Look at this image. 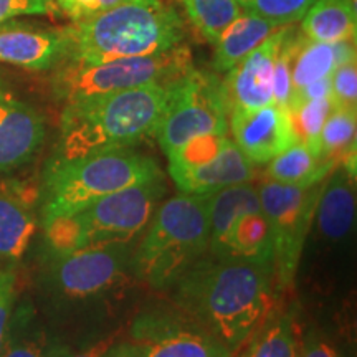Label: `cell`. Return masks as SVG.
Masks as SVG:
<instances>
[{
	"label": "cell",
	"mask_w": 357,
	"mask_h": 357,
	"mask_svg": "<svg viewBox=\"0 0 357 357\" xmlns=\"http://www.w3.org/2000/svg\"><path fill=\"white\" fill-rule=\"evenodd\" d=\"M334 105L331 96L323 98V100L303 101L300 105L288 108L298 142L305 144L318 158H323L321 131H323L326 119L331 114Z\"/></svg>",
	"instance_id": "4316f807"
},
{
	"label": "cell",
	"mask_w": 357,
	"mask_h": 357,
	"mask_svg": "<svg viewBox=\"0 0 357 357\" xmlns=\"http://www.w3.org/2000/svg\"><path fill=\"white\" fill-rule=\"evenodd\" d=\"M230 111L222 79L190 66L167 84L154 136L169 154L192 137L229 132Z\"/></svg>",
	"instance_id": "ba28073f"
},
{
	"label": "cell",
	"mask_w": 357,
	"mask_h": 357,
	"mask_svg": "<svg viewBox=\"0 0 357 357\" xmlns=\"http://www.w3.org/2000/svg\"><path fill=\"white\" fill-rule=\"evenodd\" d=\"M132 268L129 245H100L58 253L53 280L61 293L75 300H88L109 293Z\"/></svg>",
	"instance_id": "8fae6325"
},
{
	"label": "cell",
	"mask_w": 357,
	"mask_h": 357,
	"mask_svg": "<svg viewBox=\"0 0 357 357\" xmlns=\"http://www.w3.org/2000/svg\"><path fill=\"white\" fill-rule=\"evenodd\" d=\"M66 35L65 60L102 63L172 50L184 43L185 25L181 13L162 0H137L73 22Z\"/></svg>",
	"instance_id": "3957f363"
},
{
	"label": "cell",
	"mask_w": 357,
	"mask_h": 357,
	"mask_svg": "<svg viewBox=\"0 0 357 357\" xmlns=\"http://www.w3.org/2000/svg\"><path fill=\"white\" fill-rule=\"evenodd\" d=\"M273 270L238 260L200 258L172 284L178 310L231 352L257 331L273 305Z\"/></svg>",
	"instance_id": "6da1fadb"
},
{
	"label": "cell",
	"mask_w": 357,
	"mask_h": 357,
	"mask_svg": "<svg viewBox=\"0 0 357 357\" xmlns=\"http://www.w3.org/2000/svg\"><path fill=\"white\" fill-rule=\"evenodd\" d=\"M242 357H301L293 321L288 316L268 319L258 326Z\"/></svg>",
	"instance_id": "d4e9b609"
},
{
	"label": "cell",
	"mask_w": 357,
	"mask_h": 357,
	"mask_svg": "<svg viewBox=\"0 0 357 357\" xmlns=\"http://www.w3.org/2000/svg\"><path fill=\"white\" fill-rule=\"evenodd\" d=\"M258 189L247 184L227 187L211 195L208 200V252L212 257L227 260L229 258L230 234L234 225L243 213L260 208Z\"/></svg>",
	"instance_id": "d6986e66"
},
{
	"label": "cell",
	"mask_w": 357,
	"mask_h": 357,
	"mask_svg": "<svg viewBox=\"0 0 357 357\" xmlns=\"http://www.w3.org/2000/svg\"><path fill=\"white\" fill-rule=\"evenodd\" d=\"M357 111L333 108L321 131L323 158L341 159V155L356 147Z\"/></svg>",
	"instance_id": "83f0119b"
},
{
	"label": "cell",
	"mask_w": 357,
	"mask_h": 357,
	"mask_svg": "<svg viewBox=\"0 0 357 357\" xmlns=\"http://www.w3.org/2000/svg\"><path fill=\"white\" fill-rule=\"evenodd\" d=\"M55 2L58 8L65 12L71 20L78 22L119 6V3L137 2V0H55Z\"/></svg>",
	"instance_id": "836d02e7"
},
{
	"label": "cell",
	"mask_w": 357,
	"mask_h": 357,
	"mask_svg": "<svg viewBox=\"0 0 357 357\" xmlns=\"http://www.w3.org/2000/svg\"><path fill=\"white\" fill-rule=\"evenodd\" d=\"M164 192L162 177L106 195L77 213L43 222L48 247L58 255L100 245H131L144 234Z\"/></svg>",
	"instance_id": "8992f818"
},
{
	"label": "cell",
	"mask_w": 357,
	"mask_h": 357,
	"mask_svg": "<svg viewBox=\"0 0 357 357\" xmlns=\"http://www.w3.org/2000/svg\"><path fill=\"white\" fill-rule=\"evenodd\" d=\"M323 184L296 187L265 178L258 189L261 211L273 235L275 271L281 288L291 287L296 276Z\"/></svg>",
	"instance_id": "9c48e42d"
},
{
	"label": "cell",
	"mask_w": 357,
	"mask_h": 357,
	"mask_svg": "<svg viewBox=\"0 0 357 357\" xmlns=\"http://www.w3.org/2000/svg\"><path fill=\"white\" fill-rule=\"evenodd\" d=\"M169 174L181 194L212 195L227 187L252 182L255 164L230 139L222 153L208 162L190 169L169 167Z\"/></svg>",
	"instance_id": "e0dca14e"
},
{
	"label": "cell",
	"mask_w": 357,
	"mask_h": 357,
	"mask_svg": "<svg viewBox=\"0 0 357 357\" xmlns=\"http://www.w3.org/2000/svg\"><path fill=\"white\" fill-rule=\"evenodd\" d=\"M70 349L60 344H53L47 334L38 329H25L13 331L8 326L6 346L0 357H63Z\"/></svg>",
	"instance_id": "f1b7e54d"
},
{
	"label": "cell",
	"mask_w": 357,
	"mask_h": 357,
	"mask_svg": "<svg viewBox=\"0 0 357 357\" xmlns=\"http://www.w3.org/2000/svg\"><path fill=\"white\" fill-rule=\"evenodd\" d=\"M287 26H280L266 42L225 73L222 79L229 111L257 109L273 102L275 60Z\"/></svg>",
	"instance_id": "4fadbf2b"
},
{
	"label": "cell",
	"mask_w": 357,
	"mask_h": 357,
	"mask_svg": "<svg viewBox=\"0 0 357 357\" xmlns=\"http://www.w3.org/2000/svg\"><path fill=\"white\" fill-rule=\"evenodd\" d=\"M102 357H141L136 347H134L129 341L114 342L113 346L106 351V354Z\"/></svg>",
	"instance_id": "74e56055"
},
{
	"label": "cell",
	"mask_w": 357,
	"mask_h": 357,
	"mask_svg": "<svg viewBox=\"0 0 357 357\" xmlns=\"http://www.w3.org/2000/svg\"><path fill=\"white\" fill-rule=\"evenodd\" d=\"M166 91L167 84H147L66 102L52 159H78L128 149L154 136Z\"/></svg>",
	"instance_id": "7a4b0ae2"
},
{
	"label": "cell",
	"mask_w": 357,
	"mask_h": 357,
	"mask_svg": "<svg viewBox=\"0 0 357 357\" xmlns=\"http://www.w3.org/2000/svg\"><path fill=\"white\" fill-rule=\"evenodd\" d=\"M229 128L236 147L255 166H266L271 159L298 142L288 108L275 102L257 109L231 111Z\"/></svg>",
	"instance_id": "7c38bea8"
},
{
	"label": "cell",
	"mask_w": 357,
	"mask_h": 357,
	"mask_svg": "<svg viewBox=\"0 0 357 357\" xmlns=\"http://www.w3.org/2000/svg\"><path fill=\"white\" fill-rule=\"evenodd\" d=\"M243 12L261 17L278 26L301 20L316 0H236Z\"/></svg>",
	"instance_id": "f546056e"
},
{
	"label": "cell",
	"mask_w": 357,
	"mask_h": 357,
	"mask_svg": "<svg viewBox=\"0 0 357 357\" xmlns=\"http://www.w3.org/2000/svg\"><path fill=\"white\" fill-rule=\"evenodd\" d=\"M337 164V159L318 158L305 144L294 142L266 164L265 176L280 184L311 187L324 182Z\"/></svg>",
	"instance_id": "cb8c5ba5"
},
{
	"label": "cell",
	"mask_w": 357,
	"mask_h": 357,
	"mask_svg": "<svg viewBox=\"0 0 357 357\" xmlns=\"http://www.w3.org/2000/svg\"><path fill=\"white\" fill-rule=\"evenodd\" d=\"M301 357H342V356L339 354L336 347H333L329 342L318 339V341H311L310 344L305 347Z\"/></svg>",
	"instance_id": "d590c367"
},
{
	"label": "cell",
	"mask_w": 357,
	"mask_h": 357,
	"mask_svg": "<svg viewBox=\"0 0 357 357\" xmlns=\"http://www.w3.org/2000/svg\"><path fill=\"white\" fill-rule=\"evenodd\" d=\"M319 230L329 240H341L349 234L356 218V172L341 162L326 177L316 217Z\"/></svg>",
	"instance_id": "ac0fdd59"
},
{
	"label": "cell",
	"mask_w": 357,
	"mask_h": 357,
	"mask_svg": "<svg viewBox=\"0 0 357 357\" xmlns=\"http://www.w3.org/2000/svg\"><path fill=\"white\" fill-rule=\"evenodd\" d=\"M40 190L20 181L0 184V260L17 261L37 231L35 204Z\"/></svg>",
	"instance_id": "2e32d148"
},
{
	"label": "cell",
	"mask_w": 357,
	"mask_h": 357,
	"mask_svg": "<svg viewBox=\"0 0 357 357\" xmlns=\"http://www.w3.org/2000/svg\"><path fill=\"white\" fill-rule=\"evenodd\" d=\"M141 357H231L229 347L182 311L141 312L129 329Z\"/></svg>",
	"instance_id": "30bf717a"
},
{
	"label": "cell",
	"mask_w": 357,
	"mask_h": 357,
	"mask_svg": "<svg viewBox=\"0 0 357 357\" xmlns=\"http://www.w3.org/2000/svg\"><path fill=\"white\" fill-rule=\"evenodd\" d=\"M45 141V121L0 79V174L30 162Z\"/></svg>",
	"instance_id": "5bb4252c"
},
{
	"label": "cell",
	"mask_w": 357,
	"mask_h": 357,
	"mask_svg": "<svg viewBox=\"0 0 357 357\" xmlns=\"http://www.w3.org/2000/svg\"><path fill=\"white\" fill-rule=\"evenodd\" d=\"M280 26L253 13H240L213 43V70L227 73L273 35Z\"/></svg>",
	"instance_id": "44dd1931"
},
{
	"label": "cell",
	"mask_w": 357,
	"mask_h": 357,
	"mask_svg": "<svg viewBox=\"0 0 357 357\" xmlns=\"http://www.w3.org/2000/svg\"><path fill=\"white\" fill-rule=\"evenodd\" d=\"M162 177L158 162L134 147L78 159H50L40 189L42 218L47 222L77 213L106 195Z\"/></svg>",
	"instance_id": "277c9868"
},
{
	"label": "cell",
	"mask_w": 357,
	"mask_h": 357,
	"mask_svg": "<svg viewBox=\"0 0 357 357\" xmlns=\"http://www.w3.org/2000/svg\"><path fill=\"white\" fill-rule=\"evenodd\" d=\"M190 66L192 55L184 43L159 55L123 58L102 63L63 60L55 66L53 93L66 105L147 84H169Z\"/></svg>",
	"instance_id": "52a82bcc"
},
{
	"label": "cell",
	"mask_w": 357,
	"mask_h": 357,
	"mask_svg": "<svg viewBox=\"0 0 357 357\" xmlns=\"http://www.w3.org/2000/svg\"><path fill=\"white\" fill-rule=\"evenodd\" d=\"M357 13L354 0H316L301 19L306 38L323 43L356 40Z\"/></svg>",
	"instance_id": "603a6c76"
},
{
	"label": "cell",
	"mask_w": 357,
	"mask_h": 357,
	"mask_svg": "<svg viewBox=\"0 0 357 357\" xmlns=\"http://www.w3.org/2000/svg\"><path fill=\"white\" fill-rule=\"evenodd\" d=\"M356 60V40L323 43L301 35L291 66V95L316 79L331 77L339 65Z\"/></svg>",
	"instance_id": "ffe728a7"
},
{
	"label": "cell",
	"mask_w": 357,
	"mask_h": 357,
	"mask_svg": "<svg viewBox=\"0 0 357 357\" xmlns=\"http://www.w3.org/2000/svg\"><path fill=\"white\" fill-rule=\"evenodd\" d=\"M55 0H0V24L24 15H55Z\"/></svg>",
	"instance_id": "d6a6232c"
},
{
	"label": "cell",
	"mask_w": 357,
	"mask_h": 357,
	"mask_svg": "<svg viewBox=\"0 0 357 357\" xmlns=\"http://www.w3.org/2000/svg\"><path fill=\"white\" fill-rule=\"evenodd\" d=\"M298 40H300V35H296L291 29L287 26V32H284L278 53H276L273 102L278 106H283V108H288L289 98H291V66Z\"/></svg>",
	"instance_id": "4dcf8cb0"
},
{
	"label": "cell",
	"mask_w": 357,
	"mask_h": 357,
	"mask_svg": "<svg viewBox=\"0 0 357 357\" xmlns=\"http://www.w3.org/2000/svg\"><path fill=\"white\" fill-rule=\"evenodd\" d=\"M66 53V29H42L10 20L0 24V63L45 71L61 63Z\"/></svg>",
	"instance_id": "9a60e30c"
},
{
	"label": "cell",
	"mask_w": 357,
	"mask_h": 357,
	"mask_svg": "<svg viewBox=\"0 0 357 357\" xmlns=\"http://www.w3.org/2000/svg\"><path fill=\"white\" fill-rule=\"evenodd\" d=\"M181 3L190 24L212 45L242 13L236 0H181Z\"/></svg>",
	"instance_id": "484cf974"
},
{
	"label": "cell",
	"mask_w": 357,
	"mask_h": 357,
	"mask_svg": "<svg viewBox=\"0 0 357 357\" xmlns=\"http://www.w3.org/2000/svg\"><path fill=\"white\" fill-rule=\"evenodd\" d=\"M275 271L273 235L261 207L243 213L230 234L229 258Z\"/></svg>",
	"instance_id": "7402d4cb"
},
{
	"label": "cell",
	"mask_w": 357,
	"mask_h": 357,
	"mask_svg": "<svg viewBox=\"0 0 357 357\" xmlns=\"http://www.w3.org/2000/svg\"><path fill=\"white\" fill-rule=\"evenodd\" d=\"M211 195L178 194L155 208L132 255V268L154 289H171L208 252Z\"/></svg>",
	"instance_id": "5b68a950"
},
{
	"label": "cell",
	"mask_w": 357,
	"mask_h": 357,
	"mask_svg": "<svg viewBox=\"0 0 357 357\" xmlns=\"http://www.w3.org/2000/svg\"><path fill=\"white\" fill-rule=\"evenodd\" d=\"M114 342H116L114 336L113 337H106V339H102V341L96 342L95 346L88 347V349H84V351H79V352L68 351L63 357H102L106 354V351H108L109 347L114 344Z\"/></svg>",
	"instance_id": "8d00e7d4"
},
{
	"label": "cell",
	"mask_w": 357,
	"mask_h": 357,
	"mask_svg": "<svg viewBox=\"0 0 357 357\" xmlns=\"http://www.w3.org/2000/svg\"><path fill=\"white\" fill-rule=\"evenodd\" d=\"M331 100L334 108L357 111L356 60L339 65L331 75Z\"/></svg>",
	"instance_id": "1f68e13d"
},
{
	"label": "cell",
	"mask_w": 357,
	"mask_h": 357,
	"mask_svg": "<svg viewBox=\"0 0 357 357\" xmlns=\"http://www.w3.org/2000/svg\"><path fill=\"white\" fill-rule=\"evenodd\" d=\"M13 300H15V275L8 270H0V352L7 341Z\"/></svg>",
	"instance_id": "e575fe53"
}]
</instances>
